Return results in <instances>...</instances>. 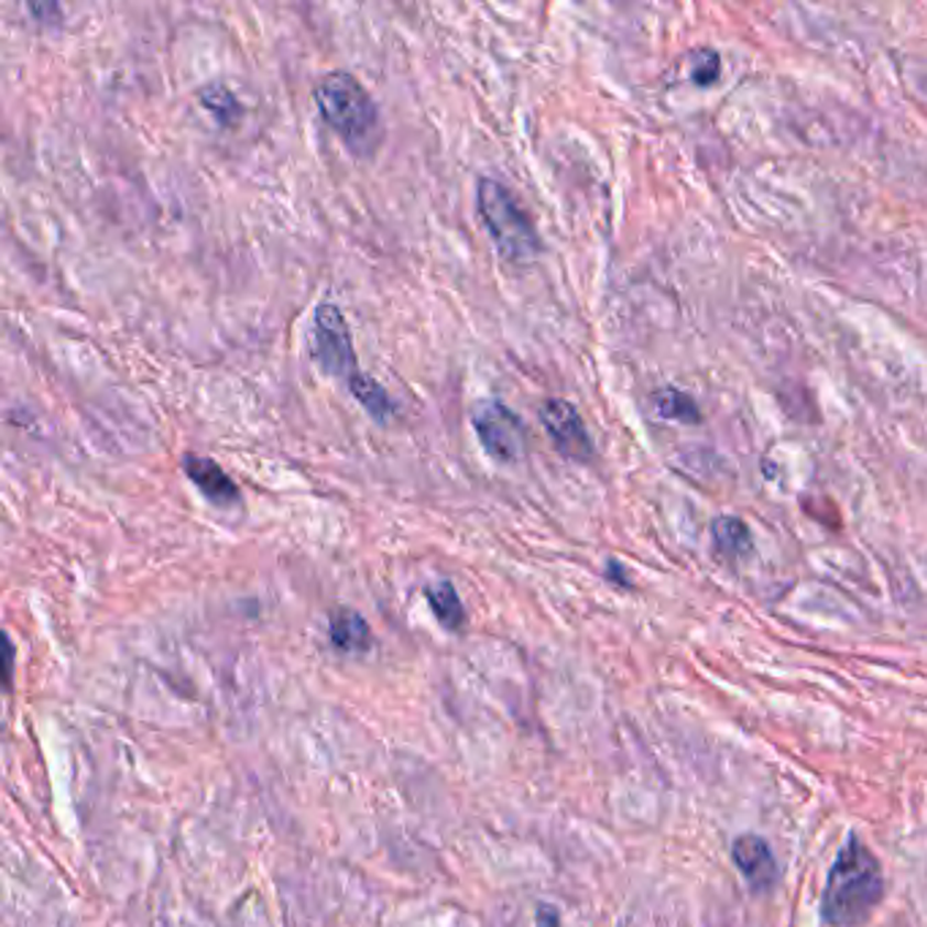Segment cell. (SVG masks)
Masks as SVG:
<instances>
[{"label":"cell","instance_id":"obj_1","mask_svg":"<svg viewBox=\"0 0 927 927\" xmlns=\"http://www.w3.org/2000/svg\"><path fill=\"white\" fill-rule=\"evenodd\" d=\"M884 897V873L873 851L851 836L840 849L821 895V917L832 927H860Z\"/></svg>","mask_w":927,"mask_h":927},{"label":"cell","instance_id":"obj_2","mask_svg":"<svg viewBox=\"0 0 927 927\" xmlns=\"http://www.w3.org/2000/svg\"><path fill=\"white\" fill-rule=\"evenodd\" d=\"M313 98L327 126L357 155H373L381 142V114L364 85L349 72H329L313 88Z\"/></svg>","mask_w":927,"mask_h":927},{"label":"cell","instance_id":"obj_3","mask_svg":"<svg viewBox=\"0 0 927 927\" xmlns=\"http://www.w3.org/2000/svg\"><path fill=\"white\" fill-rule=\"evenodd\" d=\"M477 207L498 253L506 262L525 264L542 251L536 226L506 183L495 177H479Z\"/></svg>","mask_w":927,"mask_h":927},{"label":"cell","instance_id":"obj_4","mask_svg":"<svg viewBox=\"0 0 927 927\" xmlns=\"http://www.w3.org/2000/svg\"><path fill=\"white\" fill-rule=\"evenodd\" d=\"M310 357L324 373L346 381V384H351L359 375L351 327L335 303H321L313 313Z\"/></svg>","mask_w":927,"mask_h":927},{"label":"cell","instance_id":"obj_5","mask_svg":"<svg viewBox=\"0 0 927 927\" xmlns=\"http://www.w3.org/2000/svg\"><path fill=\"white\" fill-rule=\"evenodd\" d=\"M473 430L492 460L512 466L525 455V425L501 400H479L473 405Z\"/></svg>","mask_w":927,"mask_h":927},{"label":"cell","instance_id":"obj_6","mask_svg":"<svg viewBox=\"0 0 927 927\" xmlns=\"http://www.w3.org/2000/svg\"><path fill=\"white\" fill-rule=\"evenodd\" d=\"M544 430L553 438L555 449L566 457V460L588 462L593 457V441H590L588 430H585L582 416L577 414L575 405L569 400H547L538 411Z\"/></svg>","mask_w":927,"mask_h":927},{"label":"cell","instance_id":"obj_7","mask_svg":"<svg viewBox=\"0 0 927 927\" xmlns=\"http://www.w3.org/2000/svg\"><path fill=\"white\" fill-rule=\"evenodd\" d=\"M732 857L753 892H770L778 882L773 851L759 836H740L732 843Z\"/></svg>","mask_w":927,"mask_h":927},{"label":"cell","instance_id":"obj_8","mask_svg":"<svg viewBox=\"0 0 927 927\" xmlns=\"http://www.w3.org/2000/svg\"><path fill=\"white\" fill-rule=\"evenodd\" d=\"M183 471L185 477L190 479V484H194L207 501L216 503V506L231 509L240 503V487L231 482L229 473H226L218 462H212L210 457L185 455Z\"/></svg>","mask_w":927,"mask_h":927},{"label":"cell","instance_id":"obj_9","mask_svg":"<svg viewBox=\"0 0 927 927\" xmlns=\"http://www.w3.org/2000/svg\"><path fill=\"white\" fill-rule=\"evenodd\" d=\"M329 636H332L335 647L349 653H362L373 645L370 625L353 610L332 612V618H329Z\"/></svg>","mask_w":927,"mask_h":927},{"label":"cell","instance_id":"obj_10","mask_svg":"<svg viewBox=\"0 0 927 927\" xmlns=\"http://www.w3.org/2000/svg\"><path fill=\"white\" fill-rule=\"evenodd\" d=\"M349 392L375 422H381V425L390 422L392 414H395V403H392V397L386 395V390L373 379V375L359 373L357 379L349 384Z\"/></svg>","mask_w":927,"mask_h":927},{"label":"cell","instance_id":"obj_11","mask_svg":"<svg viewBox=\"0 0 927 927\" xmlns=\"http://www.w3.org/2000/svg\"><path fill=\"white\" fill-rule=\"evenodd\" d=\"M712 542L723 558H740L751 549V533L738 517H718L712 523Z\"/></svg>","mask_w":927,"mask_h":927},{"label":"cell","instance_id":"obj_12","mask_svg":"<svg viewBox=\"0 0 927 927\" xmlns=\"http://www.w3.org/2000/svg\"><path fill=\"white\" fill-rule=\"evenodd\" d=\"M425 596L427 601H430L436 618L441 620L446 629H462V623H466V610H462V601L460 596H457V590L451 588V582L430 585V588L425 590Z\"/></svg>","mask_w":927,"mask_h":927},{"label":"cell","instance_id":"obj_13","mask_svg":"<svg viewBox=\"0 0 927 927\" xmlns=\"http://www.w3.org/2000/svg\"><path fill=\"white\" fill-rule=\"evenodd\" d=\"M199 101L205 103L223 126L235 123V118H240V101H237L235 92L226 88V85H207V88H201Z\"/></svg>","mask_w":927,"mask_h":927},{"label":"cell","instance_id":"obj_14","mask_svg":"<svg viewBox=\"0 0 927 927\" xmlns=\"http://www.w3.org/2000/svg\"><path fill=\"white\" fill-rule=\"evenodd\" d=\"M656 405H658V414L664 416V419H677V422H699V408L697 403H694L691 395H686V392L680 390H662L656 395Z\"/></svg>","mask_w":927,"mask_h":927},{"label":"cell","instance_id":"obj_15","mask_svg":"<svg viewBox=\"0 0 927 927\" xmlns=\"http://www.w3.org/2000/svg\"><path fill=\"white\" fill-rule=\"evenodd\" d=\"M688 63H691V79L697 85H712L718 79V72H721V61L712 50H694L688 55Z\"/></svg>","mask_w":927,"mask_h":927},{"label":"cell","instance_id":"obj_16","mask_svg":"<svg viewBox=\"0 0 927 927\" xmlns=\"http://www.w3.org/2000/svg\"><path fill=\"white\" fill-rule=\"evenodd\" d=\"M536 923H538V927H560L558 912H555V908H549V906L538 908V914H536Z\"/></svg>","mask_w":927,"mask_h":927}]
</instances>
